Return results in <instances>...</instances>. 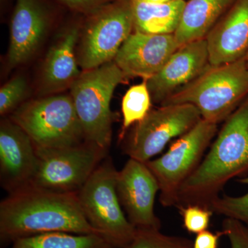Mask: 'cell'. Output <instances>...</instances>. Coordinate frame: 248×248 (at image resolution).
Wrapping results in <instances>:
<instances>
[{"instance_id": "cell-1", "label": "cell", "mask_w": 248, "mask_h": 248, "mask_svg": "<svg viewBox=\"0 0 248 248\" xmlns=\"http://www.w3.org/2000/svg\"><path fill=\"white\" fill-rule=\"evenodd\" d=\"M52 232L101 236L86 220L78 192L61 193L27 187L0 203V243Z\"/></svg>"}, {"instance_id": "cell-2", "label": "cell", "mask_w": 248, "mask_h": 248, "mask_svg": "<svg viewBox=\"0 0 248 248\" xmlns=\"http://www.w3.org/2000/svg\"><path fill=\"white\" fill-rule=\"evenodd\" d=\"M248 172V97L225 121L208 153L181 187L176 208L197 205L211 210L227 183Z\"/></svg>"}, {"instance_id": "cell-3", "label": "cell", "mask_w": 248, "mask_h": 248, "mask_svg": "<svg viewBox=\"0 0 248 248\" xmlns=\"http://www.w3.org/2000/svg\"><path fill=\"white\" fill-rule=\"evenodd\" d=\"M248 97V66L246 58L210 65L188 84L161 106L187 104L200 111L202 119L218 124L226 121Z\"/></svg>"}, {"instance_id": "cell-4", "label": "cell", "mask_w": 248, "mask_h": 248, "mask_svg": "<svg viewBox=\"0 0 248 248\" xmlns=\"http://www.w3.org/2000/svg\"><path fill=\"white\" fill-rule=\"evenodd\" d=\"M124 78L123 72L112 61L84 71L70 88L85 141L107 151L112 140L111 99Z\"/></svg>"}, {"instance_id": "cell-5", "label": "cell", "mask_w": 248, "mask_h": 248, "mask_svg": "<svg viewBox=\"0 0 248 248\" xmlns=\"http://www.w3.org/2000/svg\"><path fill=\"white\" fill-rule=\"evenodd\" d=\"M118 170L107 156L78 192L81 210L89 224L116 248H128L137 229L129 221L117 195Z\"/></svg>"}, {"instance_id": "cell-6", "label": "cell", "mask_w": 248, "mask_h": 248, "mask_svg": "<svg viewBox=\"0 0 248 248\" xmlns=\"http://www.w3.org/2000/svg\"><path fill=\"white\" fill-rule=\"evenodd\" d=\"M24 129L36 149L76 146L84 132L71 94H53L22 104L10 116Z\"/></svg>"}, {"instance_id": "cell-7", "label": "cell", "mask_w": 248, "mask_h": 248, "mask_svg": "<svg viewBox=\"0 0 248 248\" xmlns=\"http://www.w3.org/2000/svg\"><path fill=\"white\" fill-rule=\"evenodd\" d=\"M217 125L202 119L173 142L162 156L146 162L159 184L162 206L177 207L181 187L200 166L216 135Z\"/></svg>"}, {"instance_id": "cell-8", "label": "cell", "mask_w": 248, "mask_h": 248, "mask_svg": "<svg viewBox=\"0 0 248 248\" xmlns=\"http://www.w3.org/2000/svg\"><path fill=\"white\" fill-rule=\"evenodd\" d=\"M89 15L78 56L84 71L115 60L134 31L132 0H115Z\"/></svg>"}, {"instance_id": "cell-9", "label": "cell", "mask_w": 248, "mask_h": 248, "mask_svg": "<svg viewBox=\"0 0 248 248\" xmlns=\"http://www.w3.org/2000/svg\"><path fill=\"white\" fill-rule=\"evenodd\" d=\"M37 172L29 187L61 193H73L84 186L108 151L88 141L76 146L38 150Z\"/></svg>"}, {"instance_id": "cell-10", "label": "cell", "mask_w": 248, "mask_h": 248, "mask_svg": "<svg viewBox=\"0 0 248 248\" xmlns=\"http://www.w3.org/2000/svg\"><path fill=\"white\" fill-rule=\"evenodd\" d=\"M202 117L191 104L161 106L135 124L124 141L123 151L131 159L146 163L159 155L168 143L187 133Z\"/></svg>"}, {"instance_id": "cell-11", "label": "cell", "mask_w": 248, "mask_h": 248, "mask_svg": "<svg viewBox=\"0 0 248 248\" xmlns=\"http://www.w3.org/2000/svg\"><path fill=\"white\" fill-rule=\"evenodd\" d=\"M116 188L125 215L136 229L160 230L161 221L154 208L159 186L146 163L130 158L117 172Z\"/></svg>"}, {"instance_id": "cell-12", "label": "cell", "mask_w": 248, "mask_h": 248, "mask_svg": "<svg viewBox=\"0 0 248 248\" xmlns=\"http://www.w3.org/2000/svg\"><path fill=\"white\" fill-rule=\"evenodd\" d=\"M33 142L11 118L0 124V183L9 194L29 187L38 167Z\"/></svg>"}, {"instance_id": "cell-13", "label": "cell", "mask_w": 248, "mask_h": 248, "mask_svg": "<svg viewBox=\"0 0 248 248\" xmlns=\"http://www.w3.org/2000/svg\"><path fill=\"white\" fill-rule=\"evenodd\" d=\"M210 66L205 39L182 46L155 76L146 80L152 100L161 104Z\"/></svg>"}, {"instance_id": "cell-14", "label": "cell", "mask_w": 248, "mask_h": 248, "mask_svg": "<svg viewBox=\"0 0 248 248\" xmlns=\"http://www.w3.org/2000/svg\"><path fill=\"white\" fill-rule=\"evenodd\" d=\"M179 48L174 34L149 35L134 31L121 47L114 62L125 78L147 80L159 72Z\"/></svg>"}, {"instance_id": "cell-15", "label": "cell", "mask_w": 248, "mask_h": 248, "mask_svg": "<svg viewBox=\"0 0 248 248\" xmlns=\"http://www.w3.org/2000/svg\"><path fill=\"white\" fill-rule=\"evenodd\" d=\"M50 24V11L43 0H17L10 30L9 66H18L32 58Z\"/></svg>"}, {"instance_id": "cell-16", "label": "cell", "mask_w": 248, "mask_h": 248, "mask_svg": "<svg viewBox=\"0 0 248 248\" xmlns=\"http://www.w3.org/2000/svg\"><path fill=\"white\" fill-rule=\"evenodd\" d=\"M205 40L211 66L245 58L248 53V0H235Z\"/></svg>"}, {"instance_id": "cell-17", "label": "cell", "mask_w": 248, "mask_h": 248, "mask_svg": "<svg viewBox=\"0 0 248 248\" xmlns=\"http://www.w3.org/2000/svg\"><path fill=\"white\" fill-rule=\"evenodd\" d=\"M79 37V26L73 24L62 32L49 50L40 87L45 95L71 88L81 74L76 53Z\"/></svg>"}, {"instance_id": "cell-18", "label": "cell", "mask_w": 248, "mask_h": 248, "mask_svg": "<svg viewBox=\"0 0 248 248\" xmlns=\"http://www.w3.org/2000/svg\"><path fill=\"white\" fill-rule=\"evenodd\" d=\"M235 0H189L186 1L180 22L174 32L176 42L182 46L205 39Z\"/></svg>"}, {"instance_id": "cell-19", "label": "cell", "mask_w": 248, "mask_h": 248, "mask_svg": "<svg viewBox=\"0 0 248 248\" xmlns=\"http://www.w3.org/2000/svg\"><path fill=\"white\" fill-rule=\"evenodd\" d=\"M186 2L185 0H174L166 4H152L132 0L134 31L149 35L174 34Z\"/></svg>"}, {"instance_id": "cell-20", "label": "cell", "mask_w": 248, "mask_h": 248, "mask_svg": "<svg viewBox=\"0 0 248 248\" xmlns=\"http://www.w3.org/2000/svg\"><path fill=\"white\" fill-rule=\"evenodd\" d=\"M11 248H116L97 234L47 233L14 241Z\"/></svg>"}, {"instance_id": "cell-21", "label": "cell", "mask_w": 248, "mask_h": 248, "mask_svg": "<svg viewBox=\"0 0 248 248\" xmlns=\"http://www.w3.org/2000/svg\"><path fill=\"white\" fill-rule=\"evenodd\" d=\"M152 101L146 80L132 86L125 93L122 102L123 125L121 139L130 126L144 120L151 110Z\"/></svg>"}, {"instance_id": "cell-22", "label": "cell", "mask_w": 248, "mask_h": 248, "mask_svg": "<svg viewBox=\"0 0 248 248\" xmlns=\"http://www.w3.org/2000/svg\"><path fill=\"white\" fill-rule=\"evenodd\" d=\"M128 248H193V242L186 238L163 234L160 230L137 229Z\"/></svg>"}, {"instance_id": "cell-23", "label": "cell", "mask_w": 248, "mask_h": 248, "mask_svg": "<svg viewBox=\"0 0 248 248\" xmlns=\"http://www.w3.org/2000/svg\"><path fill=\"white\" fill-rule=\"evenodd\" d=\"M237 182L248 186V177L241 178ZM211 210L226 218L238 220L248 227V192L240 197H218L212 203Z\"/></svg>"}, {"instance_id": "cell-24", "label": "cell", "mask_w": 248, "mask_h": 248, "mask_svg": "<svg viewBox=\"0 0 248 248\" xmlns=\"http://www.w3.org/2000/svg\"><path fill=\"white\" fill-rule=\"evenodd\" d=\"M28 84L24 77L17 76L8 81L0 89V115L12 114L22 105L27 96Z\"/></svg>"}, {"instance_id": "cell-25", "label": "cell", "mask_w": 248, "mask_h": 248, "mask_svg": "<svg viewBox=\"0 0 248 248\" xmlns=\"http://www.w3.org/2000/svg\"><path fill=\"white\" fill-rule=\"evenodd\" d=\"M186 231L198 234L207 231L210 226L213 210L197 205H186L178 208Z\"/></svg>"}, {"instance_id": "cell-26", "label": "cell", "mask_w": 248, "mask_h": 248, "mask_svg": "<svg viewBox=\"0 0 248 248\" xmlns=\"http://www.w3.org/2000/svg\"><path fill=\"white\" fill-rule=\"evenodd\" d=\"M231 243V248H248V227L238 220L226 218L223 228Z\"/></svg>"}, {"instance_id": "cell-27", "label": "cell", "mask_w": 248, "mask_h": 248, "mask_svg": "<svg viewBox=\"0 0 248 248\" xmlns=\"http://www.w3.org/2000/svg\"><path fill=\"white\" fill-rule=\"evenodd\" d=\"M70 9L91 14L115 0H58Z\"/></svg>"}, {"instance_id": "cell-28", "label": "cell", "mask_w": 248, "mask_h": 248, "mask_svg": "<svg viewBox=\"0 0 248 248\" xmlns=\"http://www.w3.org/2000/svg\"><path fill=\"white\" fill-rule=\"evenodd\" d=\"M226 236L224 231L217 232L205 231L197 235L193 242V248H218L221 237Z\"/></svg>"}, {"instance_id": "cell-29", "label": "cell", "mask_w": 248, "mask_h": 248, "mask_svg": "<svg viewBox=\"0 0 248 248\" xmlns=\"http://www.w3.org/2000/svg\"><path fill=\"white\" fill-rule=\"evenodd\" d=\"M141 1L152 3V4H166V3L170 2L174 0H141Z\"/></svg>"}, {"instance_id": "cell-30", "label": "cell", "mask_w": 248, "mask_h": 248, "mask_svg": "<svg viewBox=\"0 0 248 248\" xmlns=\"http://www.w3.org/2000/svg\"><path fill=\"white\" fill-rule=\"evenodd\" d=\"M245 58H246V62H247V64L248 66V53L247 54V55H246V56L245 57Z\"/></svg>"}]
</instances>
